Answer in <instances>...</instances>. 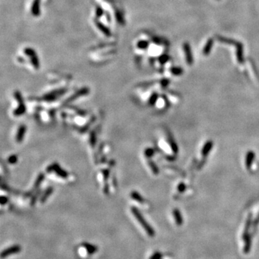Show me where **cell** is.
<instances>
[{
    "mask_svg": "<svg viewBox=\"0 0 259 259\" xmlns=\"http://www.w3.org/2000/svg\"><path fill=\"white\" fill-rule=\"evenodd\" d=\"M94 22H95V25H96V26L97 27V28H98L102 33H104L105 36L108 37L111 36V32L110 29H109L106 25L102 24V22H99L98 20H97V19H95Z\"/></svg>",
    "mask_w": 259,
    "mask_h": 259,
    "instance_id": "obj_7",
    "label": "cell"
},
{
    "mask_svg": "<svg viewBox=\"0 0 259 259\" xmlns=\"http://www.w3.org/2000/svg\"><path fill=\"white\" fill-rule=\"evenodd\" d=\"M49 169L53 170L56 172V174H58V176L62 177V178H66V177H67L68 176L67 172L63 170V169H62L59 165L56 164V163H55V164H53L51 166H50Z\"/></svg>",
    "mask_w": 259,
    "mask_h": 259,
    "instance_id": "obj_6",
    "label": "cell"
},
{
    "mask_svg": "<svg viewBox=\"0 0 259 259\" xmlns=\"http://www.w3.org/2000/svg\"><path fill=\"white\" fill-rule=\"evenodd\" d=\"M53 192V188H51V187H50V188H48L47 190H46V193H45L43 195V196H42V198L40 199V201H41V202L42 203H43V202L46 201V199H48V196H49V195L50 194H51Z\"/></svg>",
    "mask_w": 259,
    "mask_h": 259,
    "instance_id": "obj_16",
    "label": "cell"
},
{
    "mask_svg": "<svg viewBox=\"0 0 259 259\" xmlns=\"http://www.w3.org/2000/svg\"><path fill=\"white\" fill-rule=\"evenodd\" d=\"M15 99H17V102H18L19 107L14 111L13 114H15V116H20L22 115V114L25 113V110H26L24 104V101H23L22 96H21V94L19 93V91H15Z\"/></svg>",
    "mask_w": 259,
    "mask_h": 259,
    "instance_id": "obj_2",
    "label": "cell"
},
{
    "mask_svg": "<svg viewBox=\"0 0 259 259\" xmlns=\"http://www.w3.org/2000/svg\"><path fill=\"white\" fill-rule=\"evenodd\" d=\"M255 158V154L254 153H253L252 151H249L247 153L246 157H245V165H246L247 169H250L252 165L253 161H254Z\"/></svg>",
    "mask_w": 259,
    "mask_h": 259,
    "instance_id": "obj_9",
    "label": "cell"
},
{
    "mask_svg": "<svg viewBox=\"0 0 259 259\" xmlns=\"http://www.w3.org/2000/svg\"><path fill=\"white\" fill-rule=\"evenodd\" d=\"M131 212L132 215H134V217H135V219L137 220L138 222H139L141 226L143 227L144 230H145L146 233H147L150 237L154 236L155 235L154 230H153V227H152L151 225L148 223V222L146 221L145 218L143 217V215H141V213L140 212L139 210H138L137 208H135V207H132Z\"/></svg>",
    "mask_w": 259,
    "mask_h": 259,
    "instance_id": "obj_1",
    "label": "cell"
},
{
    "mask_svg": "<svg viewBox=\"0 0 259 259\" xmlns=\"http://www.w3.org/2000/svg\"><path fill=\"white\" fill-rule=\"evenodd\" d=\"M44 179V175L43 174H40L39 175L38 178H37L36 182H35V187H38L39 186H40V184H41V182H43V180Z\"/></svg>",
    "mask_w": 259,
    "mask_h": 259,
    "instance_id": "obj_17",
    "label": "cell"
},
{
    "mask_svg": "<svg viewBox=\"0 0 259 259\" xmlns=\"http://www.w3.org/2000/svg\"><path fill=\"white\" fill-rule=\"evenodd\" d=\"M212 143L211 142H207V143H206L205 145H204L203 149H202V154L203 155L208 154V153H209L210 150L212 148Z\"/></svg>",
    "mask_w": 259,
    "mask_h": 259,
    "instance_id": "obj_15",
    "label": "cell"
},
{
    "mask_svg": "<svg viewBox=\"0 0 259 259\" xmlns=\"http://www.w3.org/2000/svg\"><path fill=\"white\" fill-rule=\"evenodd\" d=\"M21 246L19 245H14L12 246L9 247L8 248L4 250L1 254V258H5L6 257H8L11 255L18 254L21 251Z\"/></svg>",
    "mask_w": 259,
    "mask_h": 259,
    "instance_id": "obj_3",
    "label": "cell"
},
{
    "mask_svg": "<svg viewBox=\"0 0 259 259\" xmlns=\"http://www.w3.org/2000/svg\"><path fill=\"white\" fill-rule=\"evenodd\" d=\"M161 254H159V253H155L152 256L150 259H161Z\"/></svg>",
    "mask_w": 259,
    "mask_h": 259,
    "instance_id": "obj_21",
    "label": "cell"
},
{
    "mask_svg": "<svg viewBox=\"0 0 259 259\" xmlns=\"http://www.w3.org/2000/svg\"><path fill=\"white\" fill-rule=\"evenodd\" d=\"M24 52L27 56H29V57H30L31 63H32L33 66H34L35 68H36V69H38L39 61H38V57H37L36 54V51H34V50H32V48H27L25 49Z\"/></svg>",
    "mask_w": 259,
    "mask_h": 259,
    "instance_id": "obj_4",
    "label": "cell"
},
{
    "mask_svg": "<svg viewBox=\"0 0 259 259\" xmlns=\"http://www.w3.org/2000/svg\"><path fill=\"white\" fill-rule=\"evenodd\" d=\"M130 196H131L132 199H134L135 201L138 202H143L144 200H145L143 197H142L141 194L138 193V192H135V191H133V192H131V194H130Z\"/></svg>",
    "mask_w": 259,
    "mask_h": 259,
    "instance_id": "obj_13",
    "label": "cell"
},
{
    "mask_svg": "<svg viewBox=\"0 0 259 259\" xmlns=\"http://www.w3.org/2000/svg\"><path fill=\"white\" fill-rule=\"evenodd\" d=\"M95 13H96V16L97 18H99V17H102L103 15V9L101 8L100 7L97 6L96 12H95Z\"/></svg>",
    "mask_w": 259,
    "mask_h": 259,
    "instance_id": "obj_18",
    "label": "cell"
},
{
    "mask_svg": "<svg viewBox=\"0 0 259 259\" xmlns=\"http://www.w3.org/2000/svg\"><path fill=\"white\" fill-rule=\"evenodd\" d=\"M245 246H244V252L245 253V254H248L249 251H250V246H251L250 237L249 236V235H248L246 238L245 239Z\"/></svg>",
    "mask_w": 259,
    "mask_h": 259,
    "instance_id": "obj_14",
    "label": "cell"
},
{
    "mask_svg": "<svg viewBox=\"0 0 259 259\" xmlns=\"http://www.w3.org/2000/svg\"><path fill=\"white\" fill-rule=\"evenodd\" d=\"M137 46H138V48H142V49H143V48H146V46H147V43L145 41H140L138 43Z\"/></svg>",
    "mask_w": 259,
    "mask_h": 259,
    "instance_id": "obj_20",
    "label": "cell"
},
{
    "mask_svg": "<svg viewBox=\"0 0 259 259\" xmlns=\"http://www.w3.org/2000/svg\"><path fill=\"white\" fill-rule=\"evenodd\" d=\"M17 157L15 155H12V156L9 157L8 159V162L9 163H12V164H14V163L17 162Z\"/></svg>",
    "mask_w": 259,
    "mask_h": 259,
    "instance_id": "obj_19",
    "label": "cell"
},
{
    "mask_svg": "<svg viewBox=\"0 0 259 259\" xmlns=\"http://www.w3.org/2000/svg\"><path fill=\"white\" fill-rule=\"evenodd\" d=\"M25 132H26V126L25 124L20 125L17 130V132L16 135V141L18 143H21L24 139Z\"/></svg>",
    "mask_w": 259,
    "mask_h": 259,
    "instance_id": "obj_5",
    "label": "cell"
},
{
    "mask_svg": "<svg viewBox=\"0 0 259 259\" xmlns=\"http://www.w3.org/2000/svg\"><path fill=\"white\" fill-rule=\"evenodd\" d=\"M83 247L85 248L86 250H87V253H88V254H90V255L94 254V253H96L97 250H98V248H97V247L96 246V245L90 244V243H83Z\"/></svg>",
    "mask_w": 259,
    "mask_h": 259,
    "instance_id": "obj_11",
    "label": "cell"
},
{
    "mask_svg": "<svg viewBox=\"0 0 259 259\" xmlns=\"http://www.w3.org/2000/svg\"><path fill=\"white\" fill-rule=\"evenodd\" d=\"M88 93H89V89H87V88H83V89H81V90L78 91L77 92H76L74 94H73L71 97H70L69 98L67 99L66 102H72V101L75 100L76 99H77L78 97L83 96V95L87 94H88Z\"/></svg>",
    "mask_w": 259,
    "mask_h": 259,
    "instance_id": "obj_8",
    "label": "cell"
},
{
    "mask_svg": "<svg viewBox=\"0 0 259 259\" xmlns=\"http://www.w3.org/2000/svg\"><path fill=\"white\" fill-rule=\"evenodd\" d=\"M40 0H34L32 3L31 11L35 16H38L40 15Z\"/></svg>",
    "mask_w": 259,
    "mask_h": 259,
    "instance_id": "obj_10",
    "label": "cell"
},
{
    "mask_svg": "<svg viewBox=\"0 0 259 259\" xmlns=\"http://www.w3.org/2000/svg\"><path fill=\"white\" fill-rule=\"evenodd\" d=\"M173 215H174L175 221H176L177 225H182L183 223V220H182V215H181L180 212H179L178 210H174V212H173Z\"/></svg>",
    "mask_w": 259,
    "mask_h": 259,
    "instance_id": "obj_12",
    "label": "cell"
}]
</instances>
